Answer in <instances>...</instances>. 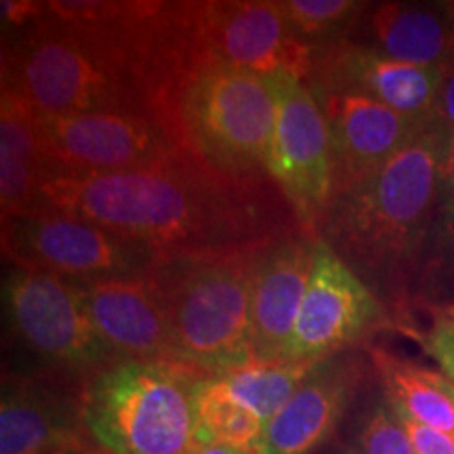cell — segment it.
<instances>
[{
  "label": "cell",
  "instance_id": "6da1fadb",
  "mask_svg": "<svg viewBox=\"0 0 454 454\" xmlns=\"http://www.w3.org/2000/svg\"><path fill=\"white\" fill-rule=\"evenodd\" d=\"M43 211L89 221L160 257L263 251L305 231L270 175L221 173L192 152L145 168L51 173Z\"/></svg>",
  "mask_w": 454,
  "mask_h": 454
},
{
  "label": "cell",
  "instance_id": "7a4b0ae2",
  "mask_svg": "<svg viewBox=\"0 0 454 454\" xmlns=\"http://www.w3.org/2000/svg\"><path fill=\"white\" fill-rule=\"evenodd\" d=\"M448 145L438 129L421 130L377 173L334 194L316 236L372 286H400L427 248Z\"/></svg>",
  "mask_w": 454,
  "mask_h": 454
},
{
  "label": "cell",
  "instance_id": "3957f363",
  "mask_svg": "<svg viewBox=\"0 0 454 454\" xmlns=\"http://www.w3.org/2000/svg\"><path fill=\"white\" fill-rule=\"evenodd\" d=\"M265 251V248H263ZM261 251L162 257L170 357L208 377L253 362V286Z\"/></svg>",
  "mask_w": 454,
  "mask_h": 454
},
{
  "label": "cell",
  "instance_id": "277c9868",
  "mask_svg": "<svg viewBox=\"0 0 454 454\" xmlns=\"http://www.w3.org/2000/svg\"><path fill=\"white\" fill-rule=\"evenodd\" d=\"M207 377L175 360H118L89 383L82 423L110 454H190Z\"/></svg>",
  "mask_w": 454,
  "mask_h": 454
},
{
  "label": "cell",
  "instance_id": "5b68a950",
  "mask_svg": "<svg viewBox=\"0 0 454 454\" xmlns=\"http://www.w3.org/2000/svg\"><path fill=\"white\" fill-rule=\"evenodd\" d=\"M271 74L231 64H204L187 78L177 118L185 147L227 175H268L276 124Z\"/></svg>",
  "mask_w": 454,
  "mask_h": 454
},
{
  "label": "cell",
  "instance_id": "8992f818",
  "mask_svg": "<svg viewBox=\"0 0 454 454\" xmlns=\"http://www.w3.org/2000/svg\"><path fill=\"white\" fill-rule=\"evenodd\" d=\"M3 251L17 268L74 282L150 274L162 259L145 244L51 211L3 219Z\"/></svg>",
  "mask_w": 454,
  "mask_h": 454
},
{
  "label": "cell",
  "instance_id": "52a82bcc",
  "mask_svg": "<svg viewBox=\"0 0 454 454\" xmlns=\"http://www.w3.org/2000/svg\"><path fill=\"white\" fill-rule=\"evenodd\" d=\"M51 173L145 168L190 152L177 129L135 114H36Z\"/></svg>",
  "mask_w": 454,
  "mask_h": 454
},
{
  "label": "cell",
  "instance_id": "ba28073f",
  "mask_svg": "<svg viewBox=\"0 0 454 454\" xmlns=\"http://www.w3.org/2000/svg\"><path fill=\"white\" fill-rule=\"evenodd\" d=\"M271 76L278 112L268 175L280 187L303 230L316 236L334 192L331 129L308 84L291 72H274Z\"/></svg>",
  "mask_w": 454,
  "mask_h": 454
},
{
  "label": "cell",
  "instance_id": "9c48e42d",
  "mask_svg": "<svg viewBox=\"0 0 454 454\" xmlns=\"http://www.w3.org/2000/svg\"><path fill=\"white\" fill-rule=\"evenodd\" d=\"M11 328L53 364L90 371L116 360L90 320L81 284L41 270L17 268L3 284Z\"/></svg>",
  "mask_w": 454,
  "mask_h": 454
},
{
  "label": "cell",
  "instance_id": "30bf717a",
  "mask_svg": "<svg viewBox=\"0 0 454 454\" xmlns=\"http://www.w3.org/2000/svg\"><path fill=\"white\" fill-rule=\"evenodd\" d=\"M194 26L204 64H231L274 74L291 72L308 81L316 47L305 43L270 0H219L196 3Z\"/></svg>",
  "mask_w": 454,
  "mask_h": 454
},
{
  "label": "cell",
  "instance_id": "8fae6325",
  "mask_svg": "<svg viewBox=\"0 0 454 454\" xmlns=\"http://www.w3.org/2000/svg\"><path fill=\"white\" fill-rule=\"evenodd\" d=\"M385 320L377 294L354 270L316 236V257L308 291L294 325L288 362H316L339 356Z\"/></svg>",
  "mask_w": 454,
  "mask_h": 454
},
{
  "label": "cell",
  "instance_id": "7c38bea8",
  "mask_svg": "<svg viewBox=\"0 0 454 454\" xmlns=\"http://www.w3.org/2000/svg\"><path fill=\"white\" fill-rule=\"evenodd\" d=\"M442 76L444 67L402 64L362 43L339 41L316 47L305 84L331 93L362 95L431 127Z\"/></svg>",
  "mask_w": 454,
  "mask_h": 454
},
{
  "label": "cell",
  "instance_id": "4fadbf2b",
  "mask_svg": "<svg viewBox=\"0 0 454 454\" xmlns=\"http://www.w3.org/2000/svg\"><path fill=\"white\" fill-rule=\"evenodd\" d=\"M309 90L320 104L331 129L334 162L333 196L377 173L402 147L429 127L362 95Z\"/></svg>",
  "mask_w": 454,
  "mask_h": 454
},
{
  "label": "cell",
  "instance_id": "5bb4252c",
  "mask_svg": "<svg viewBox=\"0 0 454 454\" xmlns=\"http://www.w3.org/2000/svg\"><path fill=\"white\" fill-rule=\"evenodd\" d=\"M78 284L90 320L116 360H173L167 303L154 271Z\"/></svg>",
  "mask_w": 454,
  "mask_h": 454
},
{
  "label": "cell",
  "instance_id": "9a60e30c",
  "mask_svg": "<svg viewBox=\"0 0 454 454\" xmlns=\"http://www.w3.org/2000/svg\"><path fill=\"white\" fill-rule=\"evenodd\" d=\"M314 257L316 236L308 231L284 238L261 251L253 286L254 360H286Z\"/></svg>",
  "mask_w": 454,
  "mask_h": 454
},
{
  "label": "cell",
  "instance_id": "2e32d148",
  "mask_svg": "<svg viewBox=\"0 0 454 454\" xmlns=\"http://www.w3.org/2000/svg\"><path fill=\"white\" fill-rule=\"evenodd\" d=\"M360 366L333 356L311 368L280 412L265 423L257 454H309L337 427L354 400Z\"/></svg>",
  "mask_w": 454,
  "mask_h": 454
},
{
  "label": "cell",
  "instance_id": "e0dca14e",
  "mask_svg": "<svg viewBox=\"0 0 454 454\" xmlns=\"http://www.w3.org/2000/svg\"><path fill=\"white\" fill-rule=\"evenodd\" d=\"M366 13V47L374 53L423 67L454 59V3H379Z\"/></svg>",
  "mask_w": 454,
  "mask_h": 454
},
{
  "label": "cell",
  "instance_id": "ac0fdd59",
  "mask_svg": "<svg viewBox=\"0 0 454 454\" xmlns=\"http://www.w3.org/2000/svg\"><path fill=\"white\" fill-rule=\"evenodd\" d=\"M47 160L38 135L36 112L13 90L0 95V207L3 219L41 213Z\"/></svg>",
  "mask_w": 454,
  "mask_h": 454
},
{
  "label": "cell",
  "instance_id": "d6986e66",
  "mask_svg": "<svg viewBox=\"0 0 454 454\" xmlns=\"http://www.w3.org/2000/svg\"><path fill=\"white\" fill-rule=\"evenodd\" d=\"M76 423L53 397L26 387H11L0 404V454L81 452Z\"/></svg>",
  "mask_w": 454,
  "mask_h": 454
},
{
  "label": "cell",
  "instance_id": "ffe728a7",
  "mask_svg": "<svg viewBox=\"0 0 454 454\" xmlns=\"http://www.w3.org/2000/svg\"><path fill=\"white\" fill-rule=\"evenodd\" d=\"M371 360L397 417L454 438V385L444 374L385 349H371Z\"/></svg>",
  "mask_w": 454,
  "mask_h": 454
},
{
  "label": "cell",
  "instance_id": "44dd1931",
  "mask_svg": "<svg viewBox=\"0 0 454 454\" xmlns=\"http://www.w3.org/2000/svg\"><path fill=\"white\" fill-rule=\"evenodd\" d=\"M263 421L240 404L225 383L207 377L196 391V442L230 446L257 452L263 435Z\"/></svg>",
  "mask_w": 454,
  "mask_h": 454
},
{
  "label": "cell",
  "instance_id": "7402d4cb",
  "mask_svg": "<svg viewBox=\"0 0 454 454\" xmlns=\"http://www.w3.org/2000/svg\"><path fill=\"white\" fill-rule=\"evenodd\" d=\"M316 364L286 360H253L217 374V379L225 383V387L240 404L257 414L265 425L282 411Z\"/></svg>",
  "mask_w": 454,
  "mask_h": 454
},
{
  "label": "cell",
  "instance_id": "603a6c76",
  "mask_svg": "<svg viewBox=\"0 0 454 454\" xmlns=\"http://www.w3.org/2000/svg\"><path fill=\"white\" fill-rule=\"evenodd\" d=\"M371 4L357 0H282V9L294 32L305 43L322 47L345 41V32Z\"/></svg>",
  "mask_w": 454,
  "mask_h": 454
},
{
  "label": "cell",
  "instance_id": "cb8c5ba5",
  "mask_svg": "<svg viewBox=\"0 0 454 454\" xmlns=\"http://www.w3.org/2000/svg\"><path fill=\"white\" fill-rule=\"evenodd\" d=\"M357 454H417L400 417L389 404H379L368 414L357 440Z\"/></svg>",
  "mask_w": 454,
  "mask_h": 454
},
{
  "label": "cell",
  "instance_id": "d4e9b609",
  "mask_svg": "<svg viewBox=\"0 0 454 454\" xmlns=\"http://www.w3.org/2000/svg\"><path fill=\"white\" fill-rule=\"evenodd\" d=\"M423 349L438 362L440 371L454 385V305L431 309V322L417 334Z\"/></svg>",
  "mask_w": 454,
  "mask_h": 454
},
{
  "label": "cell",
  "instance_id": "484cf974",
  "mask_svg": "<svg viewBox=\"0 0 454 454\" xmlns=\"http://www.w3.org/2000/svg\"><path fill=\"white\" fill-rule=\"evenodd\" d=\"M429 242L434 244L435 253L444 263L454 265V200L442 198L434 225H431Z\"/></svg>",
  "mask_w": 454,
  "mask_h": 454
},
{
  "label": "cell",
  "instance_id": "4316f807",
  "mask_svg": "<svg viewBox=\"0 0 454 454\" xmlns=\"http://www.w3.org/2000/svg\"><path fill=\"white\" fill-rule=\"evenodd\" d=\"M404 425L408 438L412 442V448L417 454H454V438L448 434H442L438 429H431L427 425L408 421L400 417Z\"/></svg>",
  "mask_w": 454,
  "mask_h": 454
},
{
  "label": "cell",
  "instance_id": "83f0119b",
  "mask_svg": "<svg viewBox=\"0 0 454 454\" xmlns=\"http://www.w3.org/2000/svg\"><path fill=\"white\" fill-rule=\"evenodd\" d=\"M431 127L438 129L450 141L454 139V59L444 67Z\"/></svg>",
  "mask_w": 454,
  "mask_h": 454
},
{
  "label": "cell",
  "instance_id": "f1b7e54d",
  "mask_svg": "<svg viewBox=\"0 0 454 454\" xmlns=\"http://www.w3.org/2000/svg\"><path fill=\"white\" fill-rule=\"evenodd\" d=\"M3 21L9 26L24 27L34 26L47 13V3H32V0H3Z\"/></svg>",
  "mask_w": 454,
  "mask_h": 454
},
{
  "label": "cell",
  "instance_id": "f546056e",
  "mask_svg": "<svg viewBox=\"0 0 454 454\" xmlns=\"http://www.w3.org/2000/svg\"><path fill=\"white\" fill-rule=\"evenodd\" d=\"M190 454H257L251 450H238V448H230V446H217V444H198L192 448Z\"/></svg>",
  "mask_w": 454,
  "mask_h": 454
},
{
  "label": "cell",
  "instance_id": "4dcf8cb0",
  "mask_svg": "<svg viewBox=\"0 0 454 454\" xmlns=\"http://www.w3.org/2000/svg\"><path fill=\"white\" fill-rule=\"evenodd\" d=\"M442 198H448V200H454V164L446 167V175H444V194Z\"/></svg>",
  "mask_w": 454,
  "mask_h": 454
},
{
  "label": "cell",
  "instance_id": "1f68e13d",
  "mask_svg": "<svg viewBox=\"0 0 454 454\" xmlns=\"http://www.w3.org/2000/svg\"><path fill=\"white\" fill-rule=\"evenodd\" d=\"M454 164V139L450 141V145H448V160H446V167H450Z\"/></svg>",
  "mask_w": 454,
  "mask_h": 454
},
{
  "label": "cell",
  "instance_id": "d6a6232c",
  "mask_svg": "<svg viewBox=\"0 0 454 454\" xmlns=\"http://www.w3.org/2000/svg\"><path fill=\"white\" fill-rule=\"evenodd\" d=\"M74 454H81V452H74Z\"/></svg>",
  "mask_w": 454,
  "mask_h": 454
}]
</instances>
